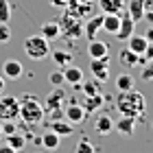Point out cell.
<instances>
[{"label": "cell", "mask_w": 153, "mask_h": 153, "mask_svg": "<svg viewBox=\"0 0 153 153\" xmlns=\"http://www.w3.org/2000/svg\"><path fill=\"white\" fill-rule=\"evenodd\" d=\"M0 94H2V92H0Z\"/></svg>", "instance_id": "60d3db41"}, {"label": "cell", "mask_w": 153, "mask_h": 153, "mask_svg": "<svg viewBox=\"0 0 153 153\" xmlns=\"http://www.w3.org/2000/svg\"><path fill=\"white\" fill-rule=\"evenodd\" d=\"M2 90H4V76L0 74V92H2Z\"/></svg>", "instance_id": "74e56055"}, {"label": "cell", "mask_w": 153, "mask_h": 153, "mask_svg": "<svg viewBox=\"0 0 153 153\" xmlns=\"http://www.w3.org/2000/svg\"><path fill=\"white\" fill-rule=\"evenodd\" d=\"M11 20V4L9 0H0V22H9Z\"/></svg>", "instance_id": "f1b7e54d"}, {"label": "cell", "mask_w": 153, "mask_h": 153, "mask_svg": "<svg viewBox=\"0 0 153 153\" xmlns=\"http://www.w3.org/2000/svg\"><path fill=\"white\" fill-rule=\"evenodd\" d=\"M94 129H96V134H99V136H109L114 131L112 116H109V114H99V116H96V120H94Z\"/></svg>", "instance_id": "9c48e42d"}, {"label": "cell", "mask_w": 153, "mask_h": 153, "mask_svg": "<svg viewBox=\"0 0 153 153\" xmlns=\"http://www.w3.org/2000/svg\"><path fill=\"white\" fill-rule=\"evenodd\" d=\"M79 2H90V0H79Z\"/></svg>", "instance_id": "ab89813d"}, {"label": "cell", "mask_w": 153, "mask_h": 153, "mask_svg": "<svg viewBox=\"0 0 153 153\" xmlns=\"http://www.w3.org/2000/svg\"><path fill=\"white\" fill-rule=\"evenodd\" d=\"M0 153H18V151L13 149V147H9L7 142H2V144H0Z\"/></svg>", "instance_id": "836d02e7"}, {"label": "cell", "mask_w": 153, "mask_h": 153, "mask_svg": "<svg viewBox=\"0 0 153 153\" xmlns=\"http://www.w3.org/2000/svg\"><path fill=\"white\" fill-rule=\"evenodd\" d=\"M22 74H24V66L20 64L18 59H4L2 61V76H4V81L7 79L9 81H18Z\"/></svg>", "instance_id": "52a82bcc"}, {"label": "cell", "mask_w": 153, "mask_h": 153, "mask_svg": "<svg viewBox=\"0 0 153 153\" xmlns=\"http://www.w3.org/2000/svg\"><path fill=\"white\" fill-rule=\"evenodd\" d=\"M72 127H74L72 123L61 120V118H59V120H53V123H51V129H53L59 138H68V136H72V134H74V129H72Z\"/></svg>", "instance_id": "d6986e66"}, {"label": "cell", "mask_w": 153, "mask_h": 153, "mask_svg": "<svg viewBox=\"0 0 153 153\" xmlns=\"http://www.w3.org/2000/svg\"><path fill=\"white\" fill-rule=\"evenodd\" d=\"M39 35L42 37H46L48 42H53V39H57L61 35V29H59V22H44L42 24V31H39Z\"/></svg>", "instance_id": "ffe728a7"}, {"label": "cell", "mask_w": 153, "mask_h": 153, "mask_svg": "<svg viewBox=\"0 0 153 153\" xmlns=\"http://www.w3.org/2000/svg\"><path fill=\"white\" fill-rule=\"evenodd\" d=\"M144 37H147V42H151V44H153V26H151V29H147Z\"/></svg>", "instance_id": "e575fe53"}, {"label": "cell", "mask_w": 153, "mask_h": 153, "mask_svg": "<svg viewBox=\"0 0 153 153\" xmlns=\"http://www.w3.org/2000/svg\"><path fill=\"white\" fill-rule=\"evenodd\" d=\"M103 13H120L125 11V0H99Z\"/></svg>", "instance_id": "603a6c76"}, {"label": "cell", "mask_w": 153, "mask_h": 153, "mask_svg": "<svg viewBox=\"0 0 153 153\" xmlns=\"http://www.w3.org/2000/svg\"><path fill=\"white\" fill-rule=\"evenodd\" d=\"M51 57H53V61H55V64H57L59 68L70 66V61H72V55L68 53V51H53V53H51Z\"/></svg>", "instance_id": "4316f807"}, {"label": "cell", "mask_w": 153, "mask_h": 153, "mask_svg": "<svg viewBox=\"0 0 153 153\" xmlns=\"http://www.w3.org/2000/svg\"><path fill=\"white\" fill-rule=\"evenodd\" d=\"M144 11H153V0H144Z\"/></svg>", "instance_id": "8d00e7d4"}, {"label": "cell", "mask_w": 153, "mask_h": 153, "mask_svg": "<svg viewBox=\"0 0 153 153\" xmlns=\"http://www.w3.org/2000/svg\"><path fill=\"white\" fill-rule=\"evenodd\" d=\"M116 107L118 112L123 116H129V118H136V120H140L144 116V109H147V103H144V96L138 92L136 88L131 90H125L116 96Z\"/></svg>", "instance_id": "6da1fadb"}, {"label": "cell", "mask_w": 153, "mask_h": 153, "mask_svg": "<svg viewBox=\"0 0 153 153\" xmlns=\"http://www.w3.org/2000/svg\"><path fill=\"white\" fill-rule=\"evenodd\" d=\"M24 53H26V57L33 59V61H44L48 55H51V44L42 35H31V37L24 39Z\"/></svg>", "instance_id": "3957f363"}, {"label": "cell", "mask_w": 153, "mask_h": 153, "mask_svg": "<svg viewBox=\"0 0 153 153\" xmlns=\"http://www.w3.org/2000/svg\"><path fill=\"white\" fill-rule=\"evenodd\" d=\"M81 90H83V96H92V94H101V81H96V79H83L81 83Z\"/></svg>", "instance_id": "484cf974"}, {"label": "cell", "mask_w": 153, "mask_h": 153, "mask_svg": "<svg viewBox=\"0 0 153 153\" xmlns=\"http://www.w3.org/2000/svg\"><path fill=\"white\" fill-rule=\"evenodd\" d=\"M101 105H103V96L101 94H92V96H85L83 99V109H85V114L88 112H96V109H101Z\"/></svg>", "instance_id": "d4e9b609"}, {"label": "cell", "mask_w": 153, "mask_h": 153, "mask_svg": "<svg viewBox=\"0 0 153 153\" xmlns=\"http://www.w3.org/2000/svg\"><path fill=\"white\" fill-rule=\"evenodd\" d=\"M48 81L53 83V85H64V70H53L51 74H48Z\"/></svg>", "instance_id": "1f68e13d"}, {"label": "cell", "mask_w": 153, "mask_h": 153, "mask_svg": "<svg viewBox=\"0 0 153 153\" xmlns=\"http://www.w3.org/2000/svg\"><path fill=\"white\" fill-rule=\"evenodd\" d=\"M90 68H92V74H94L96 81H101V83L109 81V59H107V55L105 57H94L90 61Z\"/></svg>", "instance_id": "8992f818"}, {"label": "cell", "mask_w": 153, "mask_h": 153, "mask_svg": "<svg viewBox=\"0 0 153 153\" xmlns=\"http://www.w3.org/2000/svg\"><path fill=\"white\" fill-rule=\"evenodd\" d=\"M7 144H9V147H13L16 151H20V149H24L26 147V136H22V134H9L7 136Z\"/></svg>", "instance_id": "83f0119b"}, {"label": "cell", "mask_w": 153, "mask_h": 153, "mask_svg": "<svg viewBox=\"0 0 153 153\" xmlns=\"http://www.w3.org/2000/svg\"><path fill=\"white\" fill-rule=\"evenodd\" d=\"M101 26H103V13H101V16L90 18V20H88V24L83 26V33H85V37H88V39H94V37H96V33L101 31Z\"/></svg>", "instance_id": "ac0fdd59"}, {"label": "cell", "mask_w": 153, "mask_h": 153, "mask_svg": "<svg viewBox=\"0 0 153 153\" xmlns=\"http://www.w3.org/2000/svg\"><path fill=\"white\" fill-rule=\"evenodd\" d=\"M118 24H120V13H103V26H101V31H107V33H112V35H116Z\"/></svg>", "instance_id": "e0dca14e"}, {"label": "cell", "mask_w": 153, "mask_h": 153, "mask_svg": "<svg viewBox=\"0 0 153 153\" xmlns=\"http://www.w3.org/2000/svg\"><path fill=\"white\" fill-rule=\"evenodd\" d=\"M114 131L123 136H131L136 131V118H129V116H120L118 120H114Z\"/></svg>", "instance_id": "7c38bea8"}, {"label": "cell", "mask_w": 153, "mask_h": 153, "mask_svg": "<svg viewBox=\"0 0 153 153\" xmlns=\"http://www.w3.org/2000/svg\"><path fill=\"white\" fill-rule=\"evenodd\" d=\"M125 11L134 22H140L144 18V0H129V4H125Z\"/></svg>", "instance_id": "4fadbf2b"}, {"label": "cell", "mask_w": 153, "mask_h": 153, "mask_svg": "<svg viewBox=\"0 0 153 153\" xmlns=\"http://www.w3.org/2000/svg\"><path fill=\"white\" fill-rule=\"evenodd\" d=\"M59 29H61V35L68 37V39H74L83 33V26L79 22V18L70 16V13H64V18L59 20Z\"/></svg>", "instance_id": "5b68a950"}, {"label": "cell", "mask_w": 153, "mask_h": 153, "mask_svg": "<svg viewBox=\"0 0 153 153\" xmlns=\"http://www.w3.org/2000/svg\"><path fill=\"white\" fill-rule=\"evenodd\" d=\"M64 99H66V92L61 90V85H55V90H53L51 94H48V99H46V105H44V109L59 107L61 103H64Z\"/></svg>", "instance_id": "44dd1931"}, {"label": "cell", "mask_w": 153, "mask_h": 153, "mask_svg": "<svg viewBox=\"0 0 153 153\" xmlns=\"http://www.w3.org/2000/svg\"><path fill=\"white\" fill-rule=\"evenodd\" d=\"M66 2L68 0H51V4H55V7H66Z\"/></svg>", "instance_id": "d590c367"}, {"label": "cell", "mask_w": 153, "mask_h": 153, "mask_svg": "<svg viewBox=\"0 0 153 153\" xmlns=\"http://www.w3.org/2000/svg\"><path fill=\"white\" fill-rule=\"evenodd\" d=\"M0 140H2V125H0Z\"/></svg>", "instance_id": "f35d334b"}, {"label": "cell", "mask_w": 153, "mask_h": 153, "mask_svg": "<svg viewBox=\"0 0 153 153\" xmlns=\"http://www.w3.org/2000/svg\"><path fill=\"white\" fill-rule=\"evenodd\" d=\"M74 153H94V147H92V142H90L88 138H81L79 144L74 147Z\"/></svg>", "instance_id": "f546056e"}, {"label": "cell", "mask_w": 153, "mask_h": 153, "mask_svg": "<svg viewBox=\"0 0 153 153\" xmlns=\"http://www.w3.org/2000/svg\"><path fill=\"white\" fill-rule=\"evenodd\" d=\"M131 88H136V81L129 72H123V74L116 76V90L118 92H125V90H131Z\"/></svg>", "instance_id": "cb8c5ba5"}, {"label": "cell", "mask_w": 153, "mask_h": 153, "mask_svg": "<svg viewBox=\"0 0 153 153\" xmlns=\"http://www.w3.org/2000/svg\"><path fill=\"white\" fill-rule=\"evenodd\" d=\"M18 101H20V118L24 120V125L33 127V125H39L44 120L46 109L33 94H24L22 99H18Z\"/></svg>", "instance_id": "7a4b0ae2"}, {"label": "cell", "mask_w": 153, "mask_h": 153, "mask_svg": "<svg viewBox=\"0 0 153 153\" xmlns=\"http://www.w3.org/2000/svg\"><path fill=\"white\" fill-rule=\"evenodd\" d=\"M64 81L76 88V85L83 81V70H81L79 66H72V64L66 66V68H64Z\"/></svg>", "instance_id": "9a60e30c"}, {"label": "cell", "mask_w": 153, "mask_h": 153, "mask_svg": "<svg viewBox=\"0 0 153 153\" xmlns=\"http://www.w3.org/2000/svg\"><path fill=\"white\" fill-rule=\"evenodd\" d=\"M20 101L11 94H0V120H18Z\"/></svg>", "instance_id": "277c9868"}, {"label": "cell", "mask_w": 153, "mask_h": 153, "mask_svg": "<svg viewBox=\"0 0 153 153\" xmlns=\"http://www.w3.org/2000/svg\"><path fill=\"white\" fill-rule=\"evenodd\" d=\"M39 144H42L44 149H48V151H55V149H59V147H61V138L55 134L53 129H48V131H44V134H42Z\"/></svg>", "instance_id": "5bb4252c"}, {"label": "cell", "mask_w": 153, "mask_h": 153, "mask_svg": "<svg viewBox=\"0 0 153 153\" xmlns=\"http://www.w3.org/2000/svg\"><path fill=\"white\" fill-rule=\"evenodd\" d=\"M118 59H120V64H123L125 68H136V66H138V59H140V55H136L134 51H129V48H120Z\"/></svg>", "instance_id": "7402d4cb"}, {"label": "cell", "mask_w": 153, "mask_h": 153, "mask_svg": "<svg viewBox=\"0 0 153 153\" xmlns=\"http://www.w3.org/2000/svg\"><path fill=\"white\" fill-rule=\"evenodd\" d=\"M147 46H149V42H147V37L144 35H131L127 37V48L129 51H134L136 55H142L144 51H147Z\"/></svg>", "instance_id": "2e32d148"}, {"label": "cell", "mask_w": 153, "mask_h": 153, "mask_svg": "<svg viewBox=\"0 0 153 153\" xmlns=\"http://www.w3.org/2000/svg\"><path fill=\"white\" fill-rule=\"evenodd\" d=\"M142 79L144 81H153V61H147V64H142Z\"/></svg>", "instance_id": "d6a6232c"}, {"label": "cell", "mask_w": 153, "mask_h": 153, "mask_svg": "<svg viewBox=\"0 0 153 153\" xmlns=\"http://www.w3.org/2000/svg\"><path fill=\"white\" fill-rule=\"evenodd\" d=\"M107 53H109V48H107V44H105L103 39H99V37L88 39V55H90V59H94V57H105Z\"/></svg>", "instance_id": "8fae6325"}, {"label": "cell", "mask_w": 153, "mask_h": 153, "mask_svg": "<svg viewBox=\"0 0 153 153\" xmlns=\"http://www.w3.org/2000/svg\"><path fill=\"white\" fill-rule=\"evenodd\" d=\"M11 39V29H9V22H0V44H7Z\"/></svg>", "instance_id": "4dcf8cb0"}, {"label": "cell", "mask_w": 153, "mask_h": 153, "mask_svg": "<svg viewBox=\"0 0 153 153\" xmlns=\"http://www.w3.org/2000/svg\"><path fill=\"white\" fill-rule=\"evenodd\" d=\"M134 29H136V22L129 18V13L125 11V13H120V24H118V31H116V37L120 39V42H127V37L134 33Z\"/></svg>", "instance_id": "ba28073f"}, {"label": "cell", "mask_w": 153, "mask_h": 153, "mask_svg": "<svg viewBox=\"0 0 153 153\" xmlns=\"http://www.w3.org/2000/svg\"><path fill=\"white\" fill-rule=\"evenodd\" d=\"M64 116H66V120L68 123H72V125H79L85 120V109H83L79 103H72V105H68L64 109Z\"/></svg>", "instance_id": "30bf717a"}]
</instances>
